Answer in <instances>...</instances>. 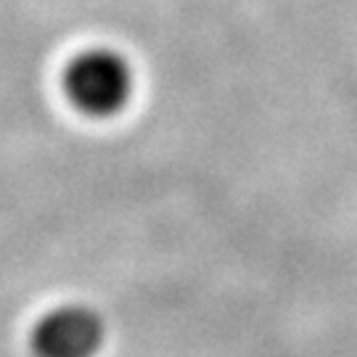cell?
I'll return each instance as SVG.
<instances>
[{
  "instance_id": "1",
  "label": "cell",
  "mask_w": 357,
  "mask_h": 357,
  "mask_svg": "<svg viewBox=\"0 0 357 357\" xmlns=\"http://www.w3.org/2000/svg\"><path fill=\"white\" fill-rule=\"evenodd\" d=\"M64 90L82 114L112 116L128 103L132 93V72L119 53L93 48L75 56L66 66Z\"/></svg>"
},
{
  "instance_id": "2",
  "label": "cell",
  "mask_w": 357,
  "mask_h": 357,
  "mask_svg": "<svg viewBox=\"0 0 357 357\" xmlns=\"http://www.w3.org/2000/svg\"><path fill=\"white\" fill-rule=\"evenodd\" d=\"M103 323L88 307H61L40 320L32 333L38 357H93L101 349Z\"/></svg>"
}]
</instances>
